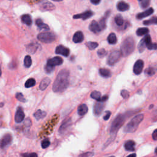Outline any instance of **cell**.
Returning a JSON list of instances; mask_svg holds the SVG:
<instances>
[{"instance_id":"obj_49","label":"cell","mask_w":157,"mask_h":157,"mask_svg":"<svg viewBox=\"0 0 157 157\" xmlns=\"http://www.w3.org/2000/svg\"><path fill=\"white\" fill-rule=\"evenodd\" d=\"M152 137L155 141L157 140V129H155L152 133Z\"/></svg>"},{"instance_id":"obj_30","label":"cell","mask_w":157,"mask_h":157,"mask_svg":"<svg viewBox=\"0 0 157 157\" xmlns=\"http://www.w3.org/2000/svg\"><path fill=\"white\" fill-rule=\"evenodd\" d=\"M147 47L146 46V41H145V39L144 38H143L142 40H141L139 44H138V47H137V48H138V50H139V52L140 53H142L144 52V50H145V49H146Z\"/></svg>"},{"instance_id":"obj_54","label":"cell","mask_w":157,"mask_h":157,"mask_svg":"<svg viewBox=\"0 0 157 157\" xmlns=\"http://www.w3.org/2000/svg\"><path fill=\"white\" fill-rule=\"evenodd\" d=\"M52 1H63V0H52Z\"/></svg>"},{"instance_id":"obj_27","label":"cell","mask_w":157,"mask_h":157,"mask_svg":"<svg viewBox=\"0 0 157 157\" xmlns=\"http://www.w3.org/2000/svg\"><path fill=\"white\" fill-rule=\"evenodd\" d=\"M100 74L103 77L105 78H108L111 76V71L106 68H101L99 70Z\"/></svg>"},{"instance_id":"obj_39","label":"cell","mask_w":157,"mask_h":157,"mask_svg":"<svg viewBox=\"0 0 157 157\" xmlns=\"http://www.w3.org/2000/svg\"><path fill=\"white\" fill-rule=\"evenodd\" d=\"M15 97H16V98L19 101L22 102V103H25V102H26V99L22 93H17L16 95H15Z\"/></svg>"},{"instance_id":"obj_5","label":"cell","mask_w":157,"mask_h":157,"mask_svg":"<svg viewBox=\"0 0 157 157\" xmlns=\"http://www.w3.org/2000/svg\"><path fill=\"white\" fill-rule=\"evenodd\" d=\"M63 62V60L60 57H55L49 59L45 67L46 73L48 74L52 73L55 68V66L62 65Z\"/></svg>"},{"instance_id":"obj_1","label":"cell","mask_w":157,"mask_h":157,"mask_svg":"<svg viewBox=\"0 0 157 157\" xmlns=\"http://www.w3.org/2000/svg\"><path fill=\"white\" fill-rule=\"evenodd\" d=\"M69 72L66 69H62L57 76L53 84V91L55 93L63 92L69 86Z\"/></svg>"},{"instance_id":"obj_46","label":"cell","mask_w":157,"mask_h":157,"mask_svg":"<svg viewBox=\"0 0 157 157\" xmlns=\"http://www.w3.org/2000/svg\"><path fill=\"white\" fill-rule=\"evenodd\" d=\"M111 112L108 111L105 112V115H104L103 117V119L104 120H108L109 119L110 117H111Z\"/></svg>"},{"instance_id":"obj_17","label":"cell","mask_w":157,"mask_h":157,"mask_svg":"<svg viewBox=\"0 0 157 157\" xmlns=\"http://www.w3.org/2000/svg\"><path fill=\"white\" fill-rule=\"evenodd\" d=\"M136 143L134 141L128 140L124 144V147L125 150L129 152H134L135 150Z\"/></svg>"},{"instance_id":"obj_50","label":"cell","mask_w":157,"mask_h":157,"mask_svg":"<svg viewBox=\"0 0 157 157\" xmlns=\"http://www.w3.org/2000/svg\"><path fill=\"white\" fill-rule=\"evenodd\" d=\"M90 1H91V3L92 4H93V5H98L101 1V0H90Z\"/></svg>"},{"instance_id":"obj_32","label":"cell","mask_w":157,"mask_h":157,"mask_svg":"<svg viewBox=\"0 0 157 157\" xmlns=\"http://www.w3.org/2000/svg\"><path fill=\"white\" fill-rule=\"evenodd\" d=\"M36 84V80L33 78H30L27 80L25 84V87L26 88H31Z\"/></svg>"},{"instance_id":"obj_12","label":"cell","mask_w":157,"mask_h":157,"mask_svg":"<svg viewBox=\"0 0 157 157\" xmlns=\"http://www.w3.org/2000/svg\"><path fill=\"white\" fill-rule=\"evenodd\" d=\"M55 53L57 54L61 55L64 57H68L70 53V50L68 48L66 47L60 45L57 47L55 49Z\"/></svg>"},{"instance_id":"obj_14","label":"cell","mask_w":157,"mask_h":157,"mask_svg":"<svg viewBox=\"0 0 157 157\" xmlns=\"http://www.w3.org/2000/svg\"><path fill=\"white\" fill-rule=\"evenodd\" d=\"M93 15V13L92 11H87L84 12V13H83L82 14L74 15L73 16V18L74 19H82L84 20H85L88 19L89 18L91 17Z\"/></svg>"},{"instance_id":"obj_40","label":"cell","mask_w":157,"mask_h":157,"mask_svg":"<svg viewBox=\"0 0 157 157\" xmlns=\"http://www.w3.org/2000/svg\"><path fill=\"white\" fill-rule=\"evenodd\" d=\"M50 145V142L49 139H44L41 142V147L42 148H47Z\"/></svg>"},{"instance_id":"obj_7","label":"cell","mask_w":157,"mask_h":157,"mask_svg":"<svg viewBox=\"0 0 157 157\" xmlns=\"http://www.w3.org/2000/svg\"><path fill=\"white\" fill-rule=\"evenodd\" d=\"M121 53L120 51L114 50L110 53L108 58V64L110 66L114 65L119 61L121 57Z\"/></svg>"},{"instance_id":"obj_43","label":"cell","mask_w":157,"mask_h":157,"mask_svg":"<svg viewBox=\"0 0 157 157\" xmlns=\"http://www.w3.org/2000/svg\"><path fill=\"white\" fill-rule=\"evenodd\" d=\"M121 95L124 98V99H127V98H128V97L129 96V94L127 90H121Z\"/></svg>"},{"instance_id":"obj_13","label":"cell","mask_w":157,"mask_h":157,"mask_svg":"<svg viewBox=\"0 0 157 157\" xmlns=\"http://www.w3.org/2000/svg\"><path fill=\"white\" fill-rule=\"evenodd\" d=\"M55 7L54 5L52 3H50L49 1H47V0H44L43 1L40 5V9L42 11H52L53 10Z\"/></svg>"},{"instance_id":"obj_44","label":"cell","mask_w":157,"mask_h":157,"mask_svg":"<svg viewBox=\"0 0 157 157\" xmlns=\"http://www.w3.org/2000/svg\"><path fill=\"white\" fill-rule=\"evenodd\" d=\"M147 47L149 50H156L157 49V44L156 43H150V44H148Z\"/></svg>"},{"instance_id":"obj_56","label":"cell","mask_w":157,"mask_h":157,"mask_svg":"<svg viewBox=\"0 0 157 157\" xmlns=\"http://www.w3.org/2000/svg\"><path fill=\"white\" fill-rule=\"evenodd\" d=\"M109 157H115L114 156H109Z\"/></svg>"},{"instance_id":"obj_33","label":"cell","mask_w":157,"mask_h":157,"mask_svg":"<svg viewBox=\"0 0 157 157\" xmlns=\"http://www.w3.org/2000/svg\"><path fill=\"white\" fill-rule=\"evenodd\" d=\"M115 22L117 24V25L118 26H121L123 25V23H124V20L123 18L122 17V16L120 15H117L115 17Z\"/></svg>"},{"instance_id":"obj_3","label":"cell","mask_w":157,"mask_h":157,"mask_svg":"<svg viewBox=\"0 0 157 157\" xmlns=\"http://www.w3.org/2000/svg\"><path fill=\"white\" fill-rule=\"evenodd\" d=\"M125 120H126L125 114H121V113H120L113 120L111 128H110V133H111V135L112 136L111 139H114V137L116 136L118 130L123 125Z\"/></svg>"},{"instance_id":"obj_23","label":"cell","mask_w":157,"mask_h":157,"mask_svg":"<svg viewBox=\"0 0 157 157\" xmlns=\"http://www.w3.org/2000/svg\"><path fill=\"white\" fill-rule=\"evenodd\" d=\"M36 25L38 26V28L41 30H44L46 31H48L50 30L49 26L45 24V23H43L42 20L41 18H38L36 20Z\"/></svg>"},{"instance_id":"obj_38","label":"cell","mask_w":157,"mask_h":157,"mask_svg":"<svg viewBox=\"0 0 157 157\" xmlns=\"http://www.w3.org/2000/svg\"><path fill=\"white\" fill-rule=\"evenodd\" d=\"M87 46L90 50H94L98 46V44L96 42H88L87 43Z\"/></svg>"},{"instance_id":"obj_47","label":"cell","mask_w":157,"mask_h":157,"mask_svg":"<svg viewBox=\"0 0 157 157\" xmlns=\"http://www.w3.org/2000/svg\"><path fill=\"white\" fill-rule=\"evenodd\" d=\"M25 125L28 128H30L31 125V120L30 119H26L25 121Z\"/></svg>"},{"instance_id":"obj_21","label":"cell","mask_w":157,"mask_h":157,"mask_svg":"<svg viewBox=\"0 0 157 157\" xmlns=\"http://www.w3.org/2000/svg\"><path fill=\"white\" fill-rule=\"evenodd\" d=\"M39 45L37 43H31L26 47V50L30 53H34L38 49Z\"/></svg>"},{"instance_id":"obj_34","label":"cell","mask_w":157,"mask_h":157,"mask_svg":"<svg viewBox=\"0 0 157 157\" xmlns=\"http://www.w3.org/2000/svg\"><path fill=\"white\" fill-rule=\"evenodd\" d=\"M90 96H91V98H93V99L98 101L100 100V98H101V93L100 92L93 91L91 93V95H90Z\"/></svg>"},{"instance_id":"obj_28","label":"cell","mask_w":157,"mask_h":157,"mask_svg":"<svg viewBox=\"0 0 157 157\" xmlns=\"http://www.w3.org/2000/svg\"><path fill=\"white\" fill-rule=\"evenodd\" d=\"M108 41L110 44H115L117 43V38L114 33H111L109 34L108 37Z\"/></svg>"},{"instance_id":"obj_29","label":"cell","mask_w":157,"mask_h":157,"mask_svg":"<svg viewBox=\"0 0 157 157\" xmlns=\"http://www.w3.org/2000/svg\"><path fill=\"white\" fill-rule=\"evenodd\" d=\"M148 32H149L148 28L144 27V28H140L139 29H137V30L136 31V34L137 36H144V35H145V34H148Z\"/></svg>"},{"instance_id":"obj_18","label":"cell","mask_w":157,"mask_h":157,"mask_svg":"<svg viewBox=\"0 0 157 157\" xmlns=\"http://www.w3.org/2000/svg\"><path fill=\"white\" fill-rule=\"evenodd\" d=\"M84 36L83 33L80 31H78L74 34L73 41L74 43H80L84 41Z\"/></svg>"},{"instance_id":"obj_22","label":"cell","mask_w":157,"mask_h":157,"mask_svg":"<svg viewBox=\"0 0 157 157\" xmlns=\"http://www.w3.org/2000/svg\"><path fill=\"white\" fill-rule=\"evenodd\" d=\"M50 81H51L50 79L48 77H46L44 78H43L41 82L40 85H39V89L42 90V91L46 90L49 85Z\"/></svg>"},{"instance_id":"obj_26","label":"cell","mask_w":157,"mask_h":157,"mask_svg":"<svg viewBox=\"0 0 157 157\" xmlns=\"http://www.w3.org/2000/svg\"><path fill=\"white\" fill-rule=\"evenodd\" d=\"M47 115V113L45 111H43L42 110H38V111L34 113V117L36 118L37 120L44 119Z\"/></svg>"},{"instance_id":"obj_37","label":"cell","mask_w":157,"mask_h":157,"mask_svg":"<svg viewBox=\"0 0 157 157\" xmlns=\"http://www.w3.org/2000/svg\"><path fill=\"white\" fill-rule=\"evenodd\" d=\"M139 1L142 8H146L150 5V0H139Z\"/></svg>"},{"instance_id":"obj_52","label":"cell","mask_w":157,"mask_h":157,"mask_svg":"<svg viewBox=\"0 0 157 157\" xmlns=\"http://www.w3.org/2000/svg\"><path fill=\"white\" fill-rule=\"evenodd\" d=\"M2 74V71H1V66H0V76H1Z\"/></svg>"},{"instance_id":"obj_19","label":"cell","mask_w":157,"mask_h":157,"mask_svg":"<svg viewBox=\"0 0 157 157\" xmlns=\"http://www.w3.org/2000/svg\"><path fill=\"white\" fill-rule=\"evenodd\" d=\"M154 9L152 8V7H150V8L148 9L147 10L137 14L136 17L137 19H140V20L142 19L145 17H147L149 16V15H152L153 13H154Z\"/></svg>"},{"instance_id":"obj_31","label":"cell","mask_w":157,"mask_h":157,"mask_svg":"<svg viewBox=\"0 0 157 157\" xmlns=\"http://www.w3.org/2000/svg\"><path fill=\"white\" fill-rule=\"evenodd\" d=\"M144 25H157V17H153L150 19L145 20L144 22Z\"/></svg>"},{"instance_id":"obj_41","label":"cell","mask_w":157,"mask_h":157,"mask_svg":"<svg viewBox=\"0 0 157 157\" xmlns=\"http://www.w3.org/2000/svg\"><path fill=\"white\" fill-rule=\"evenodd\" d=\"M97 53H98V57H99L100 58H103L104 57H105L106 55L107 52L106 51L105 49H101L98 50Z\"/></svg>"},{"instance_id":"obj_11","label":"cell","mask_w":157,"mask_h":157,"mask_svg":"<svg viewBox=\"0 0 157 157\" xmlns=\"http://www.w3.org/2000/svg\"><path fill=\"white\" fill-rule=\"evenodd\" d=\"M144 68V61L142 60H138L134 65L133 72L136 75H139L142 71Z\"/></svg>"},{"instance_id":"obj_10","label":"cell","mask_w":157,"mask_h":157,"mask_svg":"<svg viewBox=\"0 0 157 157\" xmlns=\"http://www.w3.org/2000/svg\"><path fill=\"white\" fill-rule=\"evenodd\" d=\"M25 119V113L22 107H18L15 115V121L17 123H21Z\"/></svg>"},{"instance_id":"obj_55","label":"cell","mask_w":157,"mask_h":157,"mask_svg":"<svg viewBox=\"0 0 157 157\" xmlns=\"http://www.w3.org/2000/svg\"><path fill=\"white\" fill-rule=\"evenodd\" d=\"M155 154L157 155V147L155 148Z\"/></svg>"},{"instance_id":"obj_45","label":"cell","mask_w":157,"mask_h":157,"mask_svg":"<svg viewBox=\"0 0 157 157\" xmlns=\"http://www.w3.org/2000/svg\"><path fill=\"white\" fill-rule=\"evenodd\" d=\"M23 157H38L36 153H31V154H25L22 155Z\"/></svg>"},{"instance_id":"obj_8","label":"cell","mask_w":157,"mask_h":157,"mask_svg":"<svg viewBox=\"0 0 157 157\" xmlns=\"http://www.w3.org/2000/svg\"><path fill=\"white\" fill-rule=\"evenodd\" d=\"M72 125V120L71 118H68L66 119L63 121L62 124L58 129V132L60 135H64L67 132L69 129L71 127Z\"/></svg>"},{"instance_id":"obj_35","label":"cell","mask_w":157,"mask_h":157,"mask_svg":"<svg viewBox=\"0 0 157 157\" xmlns=\"http://www.w3.org/2000/svg\"><path fill=\"white\" fill-rule=\"evenodd\" d=\"M32 64V60L30 55H26L24 59V65L26 68H30Z\"/></svg>"},{"instance_id":"obj_51","label":"cell","mask_w":157,"mask_h":157,"mask_svg":"<svg viewBox=\"0 0 157 157\" xmlns=\"http://www.w3.org/2000/svg\"><path fill=\"white\" fill-rule=\"evenodd\" d=\"M127 157H136V154H132L129 155Z\"/></svg>"},{"instance_id":"obj_9","label":"cell","mask_w":157,"mask_h":157,"mask_svg":"<svg viewBox=\"0 0 157 157\" xmlns=\"http://www.w3.org/2000/svg\"><path fill=\"white\" fill-rule=\"evenodd\" d=\"M12 140H13V137L9 133L6 134L3 137V138L0 140V147L2 148H5L11 144Z\"/></svg>"},{"instance_id":"obj_20","label":"cell","mask_w":157,"mask_h":157,"mask_svg":"<svg viewBox=\"0 0 157 157\" xmlns=\"http://www.w3.org/2000/svg\"><path fill=\"white\" fill-rule=\"evenodd\" d=\"M117 9L119 11L123 12L128 11L129 8V5L126 2L123 1H120L117 4Z\"/></svg>"},{"instance_id":"obj_53","label":"cell","mask_w":157,"mask_h":157,"mask_svg":"<svg viewBox=\"0 0 157 157\" xmlns=\"http://www.w3.org/2000/svg\"><path fill=\"white\" fill-rule=\"evenodd\" d=\"M3 106H4V103H0V107H3Z\"/></svg>"},{"instance_id":"obj_42","label":"cell","mask_w":157,"mask_h":157,"mask_svg":"<svg viewBox=\"0 0 157 157\" xmlns=\"http://www.w3.org/2000/svg\"><path fill=\"white\" fill-rule=\"evenodd\" d=\"M94 155V153L91 152H87L80 154L78 157H93Z\"/></svg>"},{"instance_id":"obj_15","label":"cell","mask_w":157,"mask_h":157,"mask_svg":"<svg viewBox=\"0 0 157 157\" xmlns=\"http://www.w3.org/2000/svg\"><path fill=\"white\" fill-rule=\"evenodd\" d=\"M89 30L94 33H98L102 31L99 23L95 20H93L90 23L89 25Z\"/></svg>"},{"instance_id":"obj_24","label":"cell","mask_w":157,"mask_h":157,"mask_svg":"<svg viewBox=\"0 0 157 157\" xmlns=\"http://www.w3.org/2000/svg\"><path fill=\"white\" fill-rule=\"evenodd\" d=\"M87 112H88V107L85 104L80 105L77 109V112L78 113V115L80 116H83L85 115L86 113H87Z\"/></svg>"},{"instance_id":"obj_2","label":"cell","mask_w":157,"mask_h":157,"mask_svg":"<svg viewBox=\"0 0 157 157\" xmlns=\"http://www.w3.org/2000/svg\"><path fill=\"white\" fill-rule=\"evenodd\" d=\"M135 48V42L131 37H128L121 45V53L123 57H127L133 53Z\"/></svg>"},{"instance_id":"obj_4","label":"cell","mask_w":157,"mask_h":157,"mask_svg":"<svg viewBox=\"0 0 157 157\" xmlns=\"http://www.w3.org/2000/svg\"><path fill=\"white\" fill-rule=\"evenodd\" d=\"M144 119L143 114H139L134 117L130 120V121L125 126L124 128L123 131L128 133H132L135 132L137 128H138L139 124Z\"/></svg>"},{"instance_id":"obj_16","label":"cell","mask_w":157,"mask_h":157,"mask_svg":"<svg viewBox=\"0 0 157 157\" xmlns=\"http://www.w3.org/2000/svg\"><path fill=\"white\" fill-rule=\"evenodd\" d=\"M104 106V105L103 103L98 101L95 104V106H94V108H93L94 113H95L96 115H100L102 113V112H103Z\"/></svg>"},{"instance_id":"obj_25","label":"cell","mask_w":157,"mask_h":157,"mask_svg":"<svg viewBox=\"0 0 157 157\" xmlns=\"http://www.w3.org/2000/svg\"><path fill=\"white\" fill-rule=\"evenodd\" d=\"M21 19L22 22L27 26H31V24H32V19H31V16L28 14H25L22 15Z\"/></svg>"},{"instance_id":"obj_6","label":"cell","mask_w":157,"mask_h":157,"mask_svg":"<svg viewBox=\"0 0 157 157\" xmlns=\"http://www.w3.org/2000/svg\"><path fill=\"white\" fill-rule=\"evenodd\" d=\"M38 39L43 43H51L56 39V35L52 32H43L38 35Z\"/></svg>"},{"instance_id":"obj_36","label":"cell","mask_w":157,"mask_h":157,"mask_svg":"<svg viewBox=\"0 0 157 157\" xmlns=\"http://www.w3.org/2000/svg\"><path fill=\"white\" fill-rule=\"evenodd\" d=\"M155 73V69L153 67H149L145 71V74L148 76H152Z\"/></svg>"},{"instance_id":"obj_48","label":"cell","mask_w":157,"mask_h":157,"mask_svg":"<svg viewBox=\"0 0 157 157\" xmlns=\"http://www.w3.org/2000/svg\"><path fill=\"white\" fill-rule=\"evenodd\" d=\"M108 96L107 95H104L103 96H101L100 100L98 101V102H101V103H103V102L108 100Z\"/></svg>"}]
</instances>
